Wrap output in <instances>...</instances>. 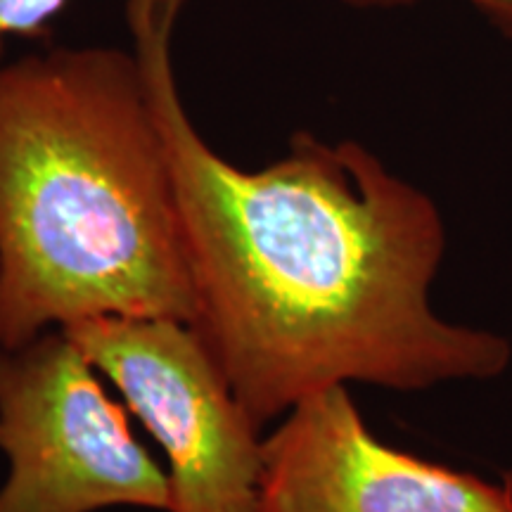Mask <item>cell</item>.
Listing matches in <instances>:
<instances>
[{"label":"cell","mask_w":512,"mask_h":512,"mask_svg":"<svg viewBox=\"0 0 512 512\" xmlns=\"http://www.w3.org/2000/svg\"><path fill=\"white\" fill-rule=\"evenodd\" d=\"M67 0H0V64L10 36H36L48 27Z\"/></svg>","instance_id":"8992f818"},{"label":"cell","mask_w":512,"mask_h":512,"mask_svg":"<svg viewBox=\"0 0 512 512\" xmlns=\"http://www.w3.org/2000/svg\"><path fill=\"white\" fill-rule=\"evenodd\" d=\"M185 3L128 0L126 29L174 176L192 328L256 425L354 382L418 392L501 375L508 339L432 309L446 228L427 192L356 140L294 133L256 171L204 140L176 79Z\"/></svg>","instance_id":"6da1fadb"},{"label":"cell","mask_w":512,"mask_h":512,"mask_svg":"<svg viewBox=\"0 0 512 512\" xmlns=\"http://www.w3.org/2000/svg\"><path fill=\"white\" fill-rule=\"evenodd\" d=\"M0 512H171L166 467L64 328L0 356Z\"/></svg>","instance_id":"3957f363"},{"label":"cell","mask_w":512,"mask_h":512,"mask_svg":"<svg viewBox=\"0 0 512 512\" xmlns=\"http://www.w3.org/2000/svg\"><path fill=\"white\" fill-rule=\"evenodd\" d=\"M3 351H5V347H3V342H0V356H3Z\"/></svg>","instance_id":"ba28073f"},{"label":"cell","mask_w":512,"mask_h":512,"mask_svg":"<svg viewBox=\"0 0 512 512\" xmlns=\"http://www.w3.org/2000/svg\"><path fill=\"white\" fill-rule=\"evenodd\" d=\"M64 330L162 446L171 512H259L261 427L190 323L102 316Z\"/></svg>","instance_id":"277c9868"},{"label":"cell","mask_w":512,"mask_h":512,"mask_svg":"<svg viewBox=\"0 0 512 512\" xmlns=\"http://www.w3.org/2000/svg\"><path fill=\"white\" fill-rule=\"evenodd\" d=\"M195 320L181 214L133 50L0 64V342L86 318Z\"/></svg>","instance_id":"7a4b0ae2"},{"label":"cell","mask_w":512,"mask_h":512,"mask_svg":"<svg viewBox=\"0 0 512 512\" xmlns=\"http://www.w3.org/2000/svg\"><path fill=\"white\" fill-rule=\"evenodd\" d=\"M339 3L349 5L356 10H392L403 8V5L420 3V0H339ZM477 15L489 22L498 34L512 41V0H463Z\"/></svg>","instance_id":"52a82bcc"},{"label":"cell","mask_w":512,"mask_h":512,"mask_svg":"<svg viewBox=\"0 0 512 512\" xmlns=\"http://www.w3.org/2000/svg\"><path fill=\"white\" fill-rule=\"evenodd\" d=\"M259 512H512V482L384 446L349 389L330 387L292 406L264 439Z\"/></svg>","instance_id":"5b68a950"}]
</instances>
